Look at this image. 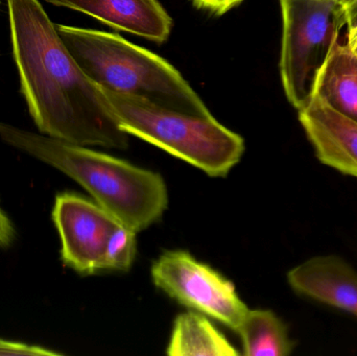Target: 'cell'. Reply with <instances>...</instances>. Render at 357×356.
<instances>
[{"label":"cell","instance_id":"cell-1","mask_svg":"<svg viewBox=\"0 0 357 356\" xmlns=\"http://www.w3.org/2000/svg\"><path fill=\"white\" fill-rule=\"evenodd\" d=\"M21 92L40 132L84 146L125 150L106 94L82 70L39 0H8Z\"/></svg>","mask_w":357,"mask_h":356},{"label":"cell","instance_id":"cell-2","mask_svg":"<svg viewBox=\"0 0 357 356\" xmlns=\"http://www.w3.org/2000/svg\"><path fill=\"white\" fill-rule=\"evenodd\" d=\"M0 137L81 184L96 204L134 231L156 223L167 208L169 192L160 173L6 123H0Z\"/></svg>","mask_w":357,"mask_h":356},{"label":"cell","instance_id":"cell-3","mask_svg":"<svg viewBox=\"0 0 357 356\" xmlns=\"http://www.w3.org/2000/svg\"><path fill=\"white\" fill-rule=\"evenodd\" d=\"M56 29L82 70L102 89L195 116H212L177 69L154 52L116 33L62 24Z\"/></svg>","mask_w":357,"mask_h":356},{"label":"cell","instance_id":"cell-4","mask_svg":"<svg viewBox=\"0 0 357 356\" xmlns=\"http://www.w3.org/2000/svg\"><path fill=\"white\" fill-rule=\"evenodd\" d=\"M119 127L203 171L226 177L241 161L245 140L213 115L195 116L131 94L102 89Z\"/></svg>","mask_w":357,"mask_h":356},{"label":"cell","instance_id":"cell-5","mask_svg":"<svg viewBox=\"0 0 357 356\" xmlns=\"http://www.w3.org/2000/svg\"><path fill=\"white\" fill-rule=\"evenodd\" d=\"M282 13L281 82L289 104L310 102L321 67L346 22L343 6L331 0H280Z\"/></svg>","mask_w":357,"mask_h":356},{"label":"cell","instance_id":"cell-6","mask_svg":"<svg viewBox=\"0 0 357 356\" xmlns=\"http://www.w3.org/2000/svg\"><path fill=\"white\" fill-rule=\"evenodd\" d=\"M153 282L172 299L237 332L249 309L234 284L186 251H167L153 263Z\"/></svg>","mask_w":357,"mask_h":356},{"label":"cell","instance_id":"cell-7","mask_svg":"<svg viewBox=\"0 0 357 356\" xmlns=\"http://www.w3.org/2000/svg\"><path fill=\"white\" fill-rule=\"evenodd\" d=\"M52 221L60 234L65 265L82 275L102 272L107 242L119 222L96 203L68 192L56 196Z\"/></svg>","mask_w":357,"mask_h":356},{"label":"cell","instance_id":"cell-8","mask_svg":"<svg viewBox=\"0 0 357 356\" xmlns=\"http://www.w3.org/2000/svg\"><path fill=\"white\" fill-rule=\"evenodd\" d=\"M299 121L317 158L344 175L357 178V123L312 94L298 111Z\"/></svg>","mask_w":357,"mask_h":356},{"label":"cell","instance_id":"cell-9","mask_svg":"<svg viewBox=\"0 0 357 356\" xmlns=\"http://www.w3.org/2000/svg\"><path fill=\"white\" fill-rule=\"evenodd\" d=\"M158 44L169 40L173 19L159 0H45Z\"/></svg>","mask_w":357,"mask_h":356},{"label":"cell","instance_id":"cell-10","mask_svg":"<svg viewBox=\"0 0 357 356\" xmlns=\"http://www.w3.org/2000/svg\"><path fill=\"white\" fill-rule=\"evenodd\" d=\"M287 281L297 294L357 317V273L340 257H314L289 271Z\"/></svg>","mask_w":357,"mask_h":356},{"label":"cell","instance_id":"cell-11","mask_svg":"<svg viewBox=\"0 0 357 356\" xmlns=\"http://www.w3.org/2000/svg\"><path fill=\"white\" fill-rule=\"evenodd\" d=\"M331 108L357 123V54L337 43L321 67L314 91Z\"/></svg>","mask_w":357,"mask_h":356},{"label":"cell","instance_id":"cell-12","mask_svg":"<svg viewBox=\"0 0 357 356\" xmlns=\"http://www.w3.org/2000/svg\"><path fill=\"white\" fill-rule=\"evenodd\" d=\"M167 353L169 356L241 355L205 315L193 311L178 316Z\"/></svg>","mask_w":357,"mask_h":356},{"label":"cell","instance_id":"cell-13","mask_svg":"<svg viewBox=\"0 0 357 356\" xmlns=\"http://www.w3.org/2000/svg\"><path fill=\"white\" fill-rule=\"evenodd\" d=\"M237 332L247 356H287L295 347L287 325L266 309H249Z\"/></svg>","mask_w":357,"mask_h":356},{"label":"cell","instance_id":"cell-14","mask_svg":"<svg viewBox=\"0 0 357 356\" xmlns=\"http://www.w3.org/2000/svg\"><path fill=\"white\" fill-rule=\"evenodd\" d=\"M137 232L117 223L107 242L102 272H128L137 252Z\"/></svg>","mask_w":357,"mask_h":356},{"label":"cell","instance_id":"cell-15","mask_svg":"<svg viewBox=\"0 0 357 356\" xmlns=\"http://www.w3.org/2000/svg\"><path fill=\"white\" fill-rule=\"evenodd\" d=\"M0 355L56 356L61 355L41 347L0 340Z\"/></svg>","mask_w":357,"mask_h":356},{"label":"cell","instance_id":"cell-16","mask_svg":"<svg viewBox=\"0 0 357 356\" xmlns=\"http://www.w3.org/2000/svg\"><path fill=\"white\" fill-rule=\"evenodd\" d=\"M243 1V0H192V3L199 10H208L212 14L220 16Z\"/></svg>","mask_w":357,"mask_h":356},{"label":"cell","instance_id":"cell-17","mask_svg":"<svg viewBox=\"0 0 357 356\" xmlns=\"http://www.w3.org/2000/svg\"><path fill=\"white\" fill-rule=\"evenodd\" d=\"M15 238L12 222L0 208V247H8Z\"/></svg>","mask_w":357,"mask_h":356},{"label":"cell","instance_id":"cell-18","mask_svg":"<svg viewBox=\"0 0 357 356\" xmlns=\"http://www.w3.org/2000/svg\"><path fill=\"white\" fill-rule=\"evenodd\" d=\"M344 15L348 26L354 24L357 20V0H350L343 6Z\"/></svg>","mask_w":357,"mask_h":356},{"label":"cell","instance_id":"cell-19","mask_svg":"<svg viewBox=\"0 0 357 356\" xmlns=\"http://www.w3.org/2000/svg\"><path fill=\"white\" fill-rule=\"evenodd\" d=\"M346 44L349 46L352 52L357 54V20L354 24L348 26L347 41Z\"/></svg>","mask_w":357,"mask_h":356},{"label":"cell","instance_id":"cell-20","mask_svg":"<svg viewBox=\"0 0 357 356\" xmlns=\"http://www.w3.org/2000/svg\"><path fill=\"white\" fill-rule=\"evenodd\" d=\"M331 1L337 2V3L341 4V6H345L350 0H331Z\"/></svg>","mask_w":357,"mask_h":356}]
</instances>
